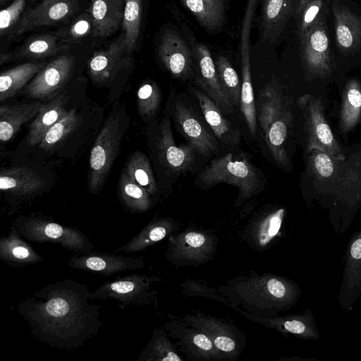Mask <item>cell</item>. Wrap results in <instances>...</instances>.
I'll list each match as a JSON object with an SVG mask.
<instances>
[{"mask_svg": "<svg viewBox=\"0 0 361 361\" xmlns=\"http://www.w3.org/2000/svg\"><path fill=\"white\" fill-rule=\"evenodd\" d=\"M90 291L78 281L67 279L49 283L16 305L38 341L59 349L84 345L103 324L100 307L88 302Z\"/></svg>", "mask_w": 361, "mask_h": 361, "instance_id": "1", "label": "cell"}, {"mask_svg": "<svg viewBox=\"0 0 361 361\" xmlns=\"http://www.w3.org/2000/svg\"><path fill=\"white\" fill-rule=\"evenodd\" d=\"M217 292L226 297L230 307L239 306L247 312L268 317L288 311L302 294L299 286L288 278L255 271L228 280Z\"/></svg>", "mask_w": 361, "mask_h": 361, "instance_id": "2", "label": "cell"}, {"mask_svg": "<svg viewBox=\"0 0 361 361\" xmlns=\"http://www.w3.org/2000/svg\"><path fill=\"white\" fill-rule=\"evenodd\" d=\"M289 99L275 78L259 92L257 118L274 161L281 167L289 162L286 144L293 121Z\"/></svg>", "mask_w": 361, "mask_h": 361, "instance_id": "3", "label": "cell"}, {"mask_svg": "<svg viewBox=\"0 0 361 361\" xmlns=\"http://www.w3.org/2000/svg\"><path fill=\"white\" fill-rule=\"evenodd\" d=\"M197 180L205 186L221 183L235 186L238 190L239 205L262 189V179L258 170L245 158H235L232 153L212 159L199 173Z\"/></svg>", "mask_w": 361, "mask_h": 361, "instance_id": "4", "label": "cell"}, {"mask_svg": "<svg viewBox=\"0 0 361 361\" xmlns=\"http://www.w3.org/2000/svg\"><path fill=\"white\" fill-rule=\"evenodd\" d=\"M13 225L28 241L56 243L80 254L91 252L94 248L92 242L80 230L60 224L42 215L21 216Z\"/></svg>", "mask_w": 361, "mask_h": 361, "instance_id": "5", "label": "cell"}, {"mask_svg": "<svg viewBox=\"0 0 361 361\" xmlns=\"http://www.w3.org/2000/svg\"><path fill=\"white\" fill-rule=\"evenodd\" d=\"M124 130L120 117L111 112L97 136L90 156L88 188L97 193L102 188L119 151Z\"/></svg>", "mask_w": 361, "mask_h": 361, "instance_id": "6", "label": "cell"}, {"mask_svg": "<svg viewBox=\"0 0 361 361\" xmlns=\"http://www.w3.org/2000/svg\"><path fill=\"white\" fill-rule=\"evenodd\" d=\"M155 276L130 274L117 276L114 281L99 286L89 295L90 300L112 299L119 301V306L125 309L128 305L158 306L157 291L152 284L161 281Z\"/></svg>", "mask_w": 361, "mask_h": 361, "instance_id": "7", "label": "cell"}, {"mask_svg": "<svg viewBox=\"0 0 361 361\" xmlns=\"http://www.w3.org/2000/svg\"><path fill=\"white\" fill-rule=\"evenodd\" d=\"M167 111L177 131L198 154L209 156L218 150L216 137L185 100L171 92Z\"/></svg>", "mask_w": 361, "mask_h": 361, "instance_id": "8", "label": "cell"}, {"mask_svg": "<svg viewBox=\"0 0 361 361\" xmlns=\"http://www.w3.org/2000/svg\"><path fill=\"white\" fill-rule=\"evenodd\" d=\"M298 106L303 117L307 152L319 149L336 161L343 160L344 154L325 118L321 101L307 94L298 99Z\"/></svg>", "mask_w": 361, "mask_h": 361, "instance_id": "9", "label": "cell"}, {"mask_svg": "<svg viewBox=\"0 0 361 361\" xmlns=\"http://www.w3.org/2000/svg\"><path fill=\"white\" fill-rule=\"evenodd\" d=\"M217 240L207 231H185L169 236L165 256L177 266H198L212 259Z\"/></svg>", "mask_w": 361, "mask_h": 361, "instance_id": "10", "label": "cell"}, {"mask_svg": "<svg viewBox=\"0 0 361 361\" xmlns=\"http://www.w3.org/2000/svg\"><path fill=\"white\" fill-rule=\"evenodd\" d=\"M157 161L166 177L173 183L194 162L197 151L188 143L177 146L173 138L169 113L159 121L155 140Z\"/></svg>", "mask_w": 361, "mask_h": 361, "instance_id": "11", "label": "cell"}, {"mask_svg": "<svg viewBox=\"0 0 361 361\" xmlns=\"http://www.w3.org/2000/svg\"><path fill=\"white\" fill-rule=\"evenodd\" d=\"M181 318L204 333L226 360L238 359L245 339L243 333L233 324L199 311Z\"/></svg>", "mask_w": 361, "mask_h": 361, "instance_id": "12", "label": "cell"}, {"mask_svg": "<svg viewBox=\"0 0 361 361\" xmlns=\"http://www.w3.org/2000/svg\"><path fill=\"white\" fill-rule=\"evenodd\" d=\"M169 320L164 329L169 336L175 341L178 350L190 360H226L212 341L200 330L181 317L169 314Z\"/></svg>", "mask_w": 361, "mask_h": 361, "instance_id": "13", "label": "cell"}, {"mask_svg": "<svg viewBox=\"0 0 361 361\" xmlns=\"http://www.w3.org/2000/svg\"><path fill=\"white\" fill-rule=\"evenodd\" d=\"M343 265L342 281L337 300L339 307L348 312L353 310L361 295V228L350 236Z\"/></svg>", "mask_w": 361, "mask_h": 361, "instance_id": "14", "label": "cell"}, {"mask_svg": "<svg viewBox=\"0 0 361 361\" xmlns=\"http://www.w3.org/2000/svg\"><path fill=\"white\" fill-rule=\"evenodd\" d=\"M233 308L250 320L274 329L283 336L292 335L297 338L311 341L320 338L313 312L310 309L300 314L268 317L250 313L238 307Z\"/></svg>", "mask_w": 361, "mask_h": 361, "instance_id": "15", "label": "cell"}, {"mask_svg": "<svg viewBox=\"0 0 361 361\" xmlns=\"http://www.w3.org/2000/svg\"><path fill=\"white\" fill-rule=\"evenodd\" d=\"M74 63V58L69 55H61L54 59L27 85L25 94L35 99L55 96L70 78Z\"/></svg>", "mask_w": 361, "mask_h": 361, "instance_id": "16", "label": "cell"}, {"mask_svg": "<svg viewBox=\"0 0 361 361\" xmlns=\"http://www.w3.org/2000/svg\"><path fill=\"white\" fill-rule=\"evenodd\" d=\"M192 47L196 61V83L224 114H231L234 106L220 84L210 51L203 44H195Z\"/></svg>", "mask_w": 361, "mask_h": 361, "instance_id": "17", "label": "cell"}, {"mask_svg": "<svg viewBox=\"0 0 361 361\" xmlns=\"http://www.w3.org/2000/svg\"><path fill=\"white\" fill-rule=\"evenodd\" d=\"M68 265L73 269L109 277L116 273L142 269L145 262L142 257L91 252L71 256Z\"/></svg>", "mask_w": 361, "mask_h": 361, "instance_id": "18", "label": "cell"}, {"mask_svg": "<svg viewBox=\"0 0 361 361\" xmlns=\"http://www.w3.org/2000/svg\"><path fill=\"white\" fill-rule=\"evenodd\" d=\"M76 9L73 0H38L13 27L12 35H22L33 28L54 25L71 16Z\"/></svg>", "mask_w": 361, "mask_h": 361, "instance_id": "19", "label": "cell"}, {"mask_svg": "<svg viewBox=\"0 0 361 361\" xmlns=\"http://www.w3.org/2000/svg\"><path fill=\"white\" fill-rule=\"evenodd\" d=\"M302 54L309 71L318 76L327 75L331 69L329 38L320 21L301 37Z\"/></svg>", "mask_w": 361, "mask_h": 361, "instance_id": "20", "label": "cell"}, {"mask_svg": "<svg viewBox=\"0 0 361 361\" xmlns=\"http://www.w3.org/2000/svg\"><path fill=\"white\" fill-rule=\"evenodd\" d=\"M160 60L176 78L185 79L192 71V56L183 39L173 31H166L159 48Z\"/></svg>", "mask_w": 361, "mask_h": 361, "instance_id": "21", "label": "cell"}, {"mask_svg": "<svg viewBox=\"0 0 361 361\" xmlns=\"http://www.w3.org/2000/svg\"><path fill=\"white\" fill-rule=\"evenodd\" d=\"M124 34L102 51H96L87 63L90 77L97 84L111 80L127 61Z\"/></svg>", "mask_w": 361, "mask_h": 361, "instance_id": "22", "label": "cell"}, {"mask_svg": "<svg viewBox=\"0 0 361 361\" xmlns=\"http://www.w3.org/2000/svg\"><path fill=\"white\" fill-rule=\"evenodd\" d=\"M286 214L283 207L268 209L250 219L243 238L251 247L263 251L279 235Z\"/></svg>", "mask_w": 361, "mask_h": 361, "instance_id": "23", "label": "cell"}, {"mask_svg": "<svg viewBox=\"0 0 361 361\" xmlns=\"http://www.w3.org/2000/svg\"><path fill=\"white\" fill-rule=\"evenodd\" d=\"M190 87V91L201 109L204 119L215 137L228 146H238L240 142V131L225 118L224 113L205 92L202 90Z\"/></svg>", "mask_w": 361, "mask_h": 361, "instance_id": "24", "label": "cell"}, {"mask_svg": "<svg viewBox=\"0 0 361 361\" xmlns=\"http://www.w3.org/2000/svg\"><path fill=\"white\" fill-rule=\"evenodd\" d=\"M45 185L42 178L27 167H11L1 170L0 190L16 196L35 194Z\"/></svg>", "mask_w": 361, "mask_h": 361, "instance_id": "25", "label": "cell"}, {"mask_svg": "<svg viewBox=\"0 0 361 361\" xmlns=\"http://www.w3.org/2000/svg\"><path fill=\"white\" fill-rule=\"evenodd\" d=\"M13 225L7 236L0 239V259L8 266L22 267L43 260L30 243L26 242Z\"/></svg>", "mask_w": 361, "mask_h": 361, "instance_id": "26", "label": "cell"}, {"mask_svg": "<svg viewBox=\"0 0 361 361\" xmlns=\"http://www.w3.org/2000/svg\"><path fill=\"white\" fill-rule=\"evenodd\" d=\"M178 228V224L171 218L154 219L130 241L116 250L114 253H133L142 251L165 237L170 236Z\"/></svg>", "mask_w": 361, "mask_h": 361, "instance_id": "27", "label": "cell"}, {"mask_svg": "<svg viewBox=\"0 0 361 361\" xmlns=\"http://www.w3.org/2000/svg\"><path fill=\"white\" fill-rule=\"evenodd\" d=\"M295 0H263L261 11V37L272 42L281 33Z\"/></svg>", "mask_w": 361, "mask_h": 361, "instance_id": "28", "label": "cell"}, {"mask_svg": "<svg viewBox=\"0 0 361 361\" xmlns=\"http://www.w3.org/2000/svg\"><path fill=\"white\" fill-rule=\"evenodd\" d=\"M123 0H91L93 33L107 37L114 32L123 17Z\"/></svg>", "mask_w": 361, "mask_h": 361, "instance_id": "29", "label": "cell"}, {"mask_svg": "<svg viewBox=\"0 0 361 361\" xmlns=\"http://www.w3.org/2000/svg\"><path fill=\"white\" fill-rule=\"evenodd\" d=\"M44 104L39 102L0 106V140L6 142L13 137L21 126L35 117Z\"/></svg>", "mask_w": 361, "mask_h": 361, "instance_id": "30", "label": "cell"}, {"mask_svg": "<svg viewBox=\"0 0 361 361\" xmlns=\"http://www.w3.org/2000/svg\"><path fill=\"white\" fill-rule=\"evenodd\" d=\"M66 98L61 94L44 104L32 122L26 137V142L31 146L39 145L49 129L67 114L65 109Z\"/></svg>", "mask_w": 361, "mask_h": 361, "instance_id": "31", "label": "cell"}, {"mask_svg": "<svg viewBox=\"0 0 361 361\" xmlns=\"http://www.w3.org/2000/svg\"><path fill=\"white\" fill-rule=\"evenodd\" d=\"M336 41L345 51L355 49L361 42V20L343 7L334 8Z\"/></svg>", "mask_w": 361, "mask_h": 361, "instance_id": "32", "label": "cell"}, {"mask_svg": "<svg viewBox=\"0 0 361 361\" xmlns=\"http://www.w3.org/2000/svg\"><path fill=\"white\" fill-rule=\"evenodd\" d=\"M45 66L44 63L27 62L2 72L0 75V102L13 97Z\"/></svg>", "mask_w": 361, "mask_h": 361, "instance_id": "33", "label": "cell"}, {"mask_svg": "<svg viewBox=\"0 0 361 361\" xmlns=\"http://www.w3.org/2000/svg\"><path fill=\"white\" fill-rule=\"evenodd\" d=\"M166 331L156 328L148 343L142 349L137 361H182L178 347L172 343Z\"/></svg>", "mask_w": 361, "mask_h": 361, "instance_id": "34", "label": "cell"}, {"mask_svg": "<svg viewBox=\"0 0 361 361\" xmlns=\"http://www.w3.org/2000/svg\"><path fill=\"white\" fill-rule=\"evenodd\" d=\"M201 26L207 30L220 27L225 19L224 0H181Z\"/></svg>", "mask_w": 361, "mask_h": 361, "instance_id": "35", "label": "cell"}, {"mask_svg": "<svg viewBox=\"0 0 361 361\" xmlns=\"http://www.w3.org/2000/svg\"><path fill=\"white\" fill-rule=\"evenodd\" d=\"M120 197L125 206L137 213L147 212L152 205L150 194L123 170L118 183Z\"/></svg>", "mask_w": 361, "mask_h": 361, "instance_id": "36", "label": "cell"}, {"mask_svg": "<svg viewBox=\"0 0 361 361\" xmlns=\"http://www.w3.org/2000/svg\"><path fill=\"white\" fill-rule=\"evenodd\" d=\"M361 118V86L357 81H350L342 95L340 126L343 132L353 129Z\"/></svg>", "mask_w": 361, "mask_h": 361, "instance_id": "37", "label": "cell"}, {"mask_svg": "<svg viewBox=\"0 0 361 361\" xmlns=\"http://www.w3.org/2000/svg\"><path fill=\"white\" fill-rule=\"evenodd\" d=\"M126 170L131 178L151 195L156 194V179L149 161L145 154L140 152L133 153L127 162Z\"/></svg>", "mask_w": 361, "mask_h": 361, "instance_id": "38", "label": "cell"}, {"mask_svg": "<svg viewBox=\"0 0 361 361\" xmlns=\"http://www.w3.org/2000/svg\"><path fill=\"white\" fill-rule=\"evenodd\" d=\"M123 28L128 54L136 47L140 35L142 16V0H124Z\"/></svg>", "mask_w": 361, "mask_h": 361, "instance_id": "39", "label": "cell"}, {"mask_svg": "<svg viewBox=\"0 0 361 361\" xmlns=\"http://www.w3.org/2000/svg\"><path fill=\"white\" fill-rule=\"evenodd\" d=\"M216 68L220 84L234 107L240 106L241 82L229 60L223 56L218 57Z\"/></svg>", "mask_w": 361, "mask_h": 361, "instance_id": "40", "label": "cell"}, {"mask_svg": "<svg viewBox=\"0 0 361 361\" xmlns=\"http://www.w3.org/2000/svg\"><path fill=\"white\" fill-rule=\"evenodd\" d=\"M161 93L157 84L152 80L142 82L137 92V104L140 117L145 121L152 119L159 110Z\"/></svg>", "mask_w": 361, "mask_h": 361, "instance_id": "41", "label": "cell"}, {"mask_svg": "<svg viewBox=\"0 0 361 361\" xmlns=\"http://www.w3.org/2000/svg\"><path fill=\"white\" fill-rule=\"evenodd\" d=\"M63 45L53 35H42L28 39L19 51L20 58L41 59L54 55L63 49Z\"/></svg>", "mask_w": 361, "mask_h": 361, "instance_id": "42", "label": "cell"}, {"mask_svg": "<svg viewBox=\"0 0 361 361\" xmlns=\"http://www.w3.org/2000/svg\"><path fill=\"white\" fill-rule=\"evenodd\" d=\"M78 119L75 109L68 111L49 129L39 147L46 150L54 147L75 128Z\"/></svg>", "mask_w": 361, "mask_h": 361, "instance_id": "43", "label": "cell"}, {"mask_svg": "<svg viewBox=\"0 0 361 361\" xmlns=\"http://www.w3.org/2000/svg\"><path fill=\"white\" fill-rule=\"evenodd\" d=\"M322 0H300L295 10V17L300 37L305 35L322 8Z\"/></svg>", "mask_w": 361, "mask_h": 361, "instance_id": "44", "label": "cell"}, {"mask_svg": "<svg viewBox=\"0 0 361 361\" xmlns=\"http://www.w3.org/2000/svg\"><path fill=\"white\" fill-rule=\"evenodd\" d=\"M25 5V0H14L7 8L2 9L0 13V34L6 35L9 30L14 27L20 18Z\"/></svg>", "mask_w": 361, "mask_h": 361, "instance_id": "45", "label": "cell"}, {"mask_svg": "<svg viewBox=\"0 0 361 361\" xmlns=\"http://www.w3.org/2000/svg\"><path fill=\"white\" fill-rule=\"evenodd\" d=\"M311 152H312V170L319 178H331L335 172L334 159L327 153L319 149H313Z\"/></svg>", "mask_w": 361, "mask_h": 361, "instance_id": "46", "label": "cell"}, {"mask_svg": "<svg viewBox=\"0 0 361 361\" xmlns=\"http://www.w3.org/2000/svg\"><path fill=\"white\" fill-rule=\"evenodd\" d=\"M92 27H93V23L91 16L84 14L75 20L68 30L61 35L66 39V42H73L86 36L90 32Z\"/></svg>", "mask_w": 361, "mask_h": 361, "instance_id": "47", "label": "cell"}, {"mask_svg": "<svg viewBox=\"0 0 361 361\" xmlns=\"http://www.w3.org/2000/svg\"><path fill=\"white\" fill-rule=\"evenodd\" d=\"M182 286L184 288V293L187 295H201L216 300L225 304L228 303L226 298H222L219 295H216L213 289L209 288L197 281L189 280L183 283Z\"/></svg>", "mask_w": 361, "mask_h": 361, "instance_id": "48", "label": "cell"}, {"mask_svg": "<svg viewBox=\"0 0 361 361\" xmlns=\"http://www.w3.org/2000/svg\"><path fill=\"white\" fill-rule=\"evenodd\" d=\"M11 58V55L8 53H1L0 54V64L2 66L4 63H7Z\"/></svg>", "mask_w": 361, "mask_h": 361, "instance_id": "49", "label": "cell"}, {"mask_svg": "<svg viewBox=\"0 0 361 361\" xmlns=\"http://www.w3.org/2000/svg\"><path fill=\"white\" fill-rule=\"evenodd\" d=\"M6 1H7V0H0V2H1V4H4V2H6Z\"/></svg>", "mask_w": 361, "mask_h": 361, "instance_id": "50", "label": "cell"}]
</instances>
